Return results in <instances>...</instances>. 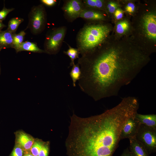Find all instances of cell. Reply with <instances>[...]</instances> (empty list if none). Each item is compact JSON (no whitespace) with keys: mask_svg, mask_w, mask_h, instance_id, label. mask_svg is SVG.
<instances>
[{"mask_svg":"<svg viewBox=\"0 0 156 156\" xmlns=\"http://www.w3.org/2000/svg\"><path fill=\"white\" fill-rule=\"evenodd\" d=\"M66 31L65 27L54 29L47 37L45 42V50L48 53H56L59 51Z\"/></svg>","mask_w":156,"mask_h":156,"instance_id":"cell-6","label":"cell"},{"mask_svg":"<svg viewBox=\"0 0 156 156\" xmlns=\"http://www.w3.org/2000/svg\"><path fill=\"white\" fill-rule=\"evenodd\" d=\"M43 143L37 141L34 142L30 149L32 154L34 156H38Z\"/></svg>","mask_w":156,"mask_h":156,"instance_id":"cell-21","label":"cell"},{"mask_svg":"<svg viewBox=\"0 0 156 156\" xmlns=\"http://www.w3.org/2000/svg\"><path fill=\"white\" fill-rule=\"evenodd\" d=\"M25 34V33L24 31H21L17 34H14L12 44L13 47L14 48L19 46L23 42Z\"/></svg>","mask_w":156,"mask_h":156,"instance_id":"cell-20","label":"cell"},{"mask_svg":"<svg viewBox=\"0 0 156 156\" xmlns=\"http://www.w3.org/2000/svg\"><path fill=\"white\" fill-rule=\"evenodd\" d=\"M48 152L49 148L48 145L43 144L38 156H48Z\"/></svg>","mask_w":156,"mask_h":156,"instance_id":"cell-25","label":"cell"},{"mask_svg":"<svg viewBox=\"0 0 156 156\" xmlns=\"http://www.w3.org/2000/svg\"><path fill=\"white\" fill-rule=\"evenodd\" d=\"M14 9V8H7L4 6L3 9L0 11V21L2 22L5 19L7 15Z\"/></svg>","mask_w":156,"mask_h":156,"instance_id":"cell-23","label":"cell"},{"mask_svg":"<svg viewBox=\"0 0 156 156\" xmlns=\"http://www.w3.org/2000/svg\"><path fill=\"white\" fill-rule=\"evenodd\" d=\"M129 140V146L128 148L131 156H149L144 146L136 137Z\"/></svg>","mask_w":156,"mask_h":156,"instance_id":"cell-10","label":"cell"},{"mask_svg":"<svg viewBox=\"0 0 156 156\" xmlns=\"http://www.w3.org/2000/svg\"><path fill=\"white\" fill-rule=\"evenodd\" d=\"M135 5L132 3H129L125 7V10L127 12L129 13L133 12L135 10Z\"/></svg>","mask_w":156,"mask_h":156,"instance_id":"cell-27","label":"cell"},{"mask_svg":"<svg viewBox=\"0 0 156 156\" xmlns=\"http://www.w3.org/2000/svg\"><path fill=\"white\" fill-rule=\"evenodd\" d=\"M120 156H131L129 148L128 147L125 149L122 154Z\"/></svg>","mask_w":156,"mask_h":156,"instance_id":"cell-30","label":"cell"},{"mask_svg":"<svg viewBox=\"0 0 156 156\" xmlns=\"http://www.w3.org/2000/svg\"><path fill=\"white\" fill-rule=\"evenodd\" d=\"M136 139L144 146L150 155L156 151V129L140 125Z\"/></svg>","mask_w":156,"mask_h":156,"instance_id":"cell-4","label":"cell"},{"mask_svg":"<svg viewBox=\"0 0 156 156\" xmlns=\"http://www.w3.org/2000/svg\"><path fill=\"white\" fill-rule=\"evenodd\" d=\"M46 15L44 8L42 5L34 7L30 12L29 26L34 34L42 31L45 26Z\"/></svg>","mask_w":156,"mask_h":156,"instance_id":"cell-5","label":"cell"},{"mask_svg":"<svg viewBox=\"0 0 156 156\" xmlns=\"http://www.w3.org/2000/svg\"><path fill=\"white\" fill-rule=\"evenodd\" d=\"M148 60L144 52L130 48L116 46L94 49L78 60L81 71L79 86L96 101L117 96Z\"/></svg>","mask_w":156,"mask_h":156,"instance_id":"cell-1","label":"cell"},{"mask_svg":"<svg viewBox=\"0 0 156 156\" xmlns=\"http://www.w3.org/2000/svg\"><path fill=\"white\" fill-rule=\"evenodd\" d=\"M139 108L129 96L103 113L86 118L70 117L66 146L70 156H113L121 140L123 126Z\"/></svg>","mask_w":156,"mask_h":156,"instance_id":"cell-2","label":"cell"},{"mask_svg":"<svg viewBox=\"0 0 156 156\" xmlns=\"http://www.w3.org/2000/svg\"><path fill=\"white\" fill-rule=\"evenodd\" d=\"M114 16L117 20H120L123 17V12L122 11L119 9H116L114 12Z\"/></svg>","mask_w":156,"mask_h":156,"instance_id":"cell-28","label":"cell"},{"mask_svg":"<svg viewBox=\"0 0 156 156\" xmlns=\"http://www.w3.org/2000/svg\"><path fill=\"white\" fill-rule=\"evenodd\" d=\"M23 156H34L32 154H26L25 155Z\"/></svg>","mask_w":156,"mask_h":156,"instance_id":"cell-32","label":"cell"},{"mask_svg":"<svg viewBox=\"0 0 156 156\" xmlns=\"http://www.w3.org/2000/svg\"><path fill=\"white\" fill-rule=\"evenodd\" d=\"M83 3L84 7L94 8H101L103 6V2L101 0H83Z\"/></svg>","mask_w":156,"mask_h":156,"instance_id":"cell-19","label":"cell"},{"mask_svg":"<svg viewBox=\"0 0 156 156\" xmlns=\"http://www.w3.org/2000/svg\"><path fill=\"white\" fill-rule=\"evenodd\" d=\"M110 29L102 24L85 25L77 37V49L81 55L95 49L107 37Z\"/></svg>","mask_w":156,"mask_h":156,"instance_id":"cell-3","label":"cell"},{"mask_svg":"<svg viewBox=\"0 0 156 156\" xmlns=\"http://www.w3.org/2000/svg\"><path fill=\"white\" fill-rule=\"evenodd\" d=\"M135 115L129 118L124 124L121 133V140L136 137L141 124L135 118Z\"/></svg>","mask_w":156,"mask_h":156,"instance_id":"cell-8","label":"cell"},{"mask_svg":"<svg viewBox=\"0 0 156 156\" xmlns=\"http://www.w3.org/2000/svg\"><path fill=\"white\" fill-rule=\"evenodd\" d=\"M2 48L1 46L0 45V50Z\"/></svg>","mask_w":156,"mask_h":156,"instance_id":"cell-33","label":"cell"},{"mask_svg":"<svg viewBox=\"0 0 156 156\" xmlns=\"http://www.w3.org/2000/svg\"><path fill=\"white\" fill-rule=\"evenodd\" d=\"M70 76L73 81V84L74 87L76 86V83L80 79L81 75V71L79 64H74L70 73Z\"/></svg>","mask_w":156,"mask_h":156,"instance_id":"cell-16","label":"cell"},{"mask_svg":"<svg viewBox=\"0 0 156 156\" xmlns=\"http://www.w3.org/2000/svg\"><path fill=\"white\" fill-rule=\"evenodd\" d=\"M23 21V19L21 18H12L9 21L7 30L13 34L16 31L19 25Z\"/></svg>","mask_w":156,"mask_h":156,"instance_id":"cell-17","label":"cell"},{"mask_svg":"<svg viewBox=\"0 0 156 156\" xmlns=\"http://www.w3.org/2000/svg\"><path fill=\"white\" fill-rule=\"evenodd\" d=\"M118 5L116 3L111 2L107 5V8L109 12L111 13H114Z\"/></svg>","mask_w":156,"mask_h":156,"instance_id":"cell-26","label":"cell"},{"mask_svg":"<svg viewBox=\"0 0 156 156\" xmlns=\"http://www.w3.org/2000/svg\"><path fill=\"white\" fill-rule=\"evenodd\" d=\"M6 26L3 24L2 21H0V31H1V30L3 28Z\"/></svg>","mask_w":156,"mask_h":156,"instance_id":"cell-31","label":"cell"},{"mask_svg":"<svg viewBox=\"0 0 156 156\" xmlns=\"http://www.w3.org/2000/svg\"><path fill=\"white\" fill-rule=\"evenodd\" d=\"M17 142L19 145L26 150L30 149L34 142L33 138L26 133L23 132L19 134Z\"/></svg>","mask_w":156,"mask_h":156,"instance_id":"cell-14","label":"cell"},{"mask_svg":"<svg viewBox=\"0 0 156 156\" xmlns=\"http://www.w3.org/2000/svg\"><path fill=\"white\" fill-rule=\"evenodd\" d=\"M135 117L140 124L156 129V114H142L137 112L135 115Z\"/></svg>","mask_w":156,"mask_h":156,"instance_id":"cell-11","label":"cell"},{"mask_svg":"<svg viewBox=\"0 0 156 156\" xmlns=\"http://www.w3.org/2000/svg\"><path fill=\"white\" fill-rule=\"evenodd\" d=\"M143 25L148 37L154 40L156 39V16L153 13L146 15L143 18Z\"/></svg>","mask_w":156,"mask_h":156,"instance_id":"cell-9","label":"cell"},{"mask_svg":"<svg viewBox=\"0 0 156 156\" xmlns=\"http://www.w3.org/2000/svg\"><path fill=\"white\" fill-rule=\"evenodd\" d=\"M82 1L79 0H70L66 1L62 9L66 17L73 21L79 17L80 13L84 8Z\"/></svg>","mask_w":156,"mask_h":156,"instance_id":"cell-7","label":"cell"},{"mask_svg":"<svg viewBox=\"0 0 156 156\" xmlns=\"http://www.w3.org/2000/svg\"><path fill=\"white\" fill-rule=\"evenodd\" d=\"M88 20L100 21L104 18L101 13L84 7L81 10L79 17Z\"/></svg>","mask_w":156,"mask_h":156,"instance_id":"cell-12","label":"cell"},{"mask_svg":"<svg viewBox=\"0 0 156 156\" xmlns=\"http://www.w3.org/2000/svg\"><path fill=\"white\" fill-rule=\"evenodd\" d=\"M41 1L43 4L49 6L54 5L57 1L55 0H42Z\"/></svg>","mask_w":156,"mask_h":156,"instance_id":"cell-29","label":"cell"},{"mask_svg":"<svg viewBox=\"0 0 156 156\" xmlns=\"http://www.w3.org/2000/svg\"><path fill=\"white\" fill-rule=\"evenodd\" d=\"M13 35L7 29L0 31V45L2 48L12 47Z\"/></svg>","mask_w":156,"mask_h":156,"instance_id":"cell-13","label":"cell"},{"mask_svg":"<svg viewBox=\"0 0 156 156\" xmlns=\"http://www.w3.org/2000/svg\"><path fill=\"white\" fill-rule=\"evenodd\" d=\"M17 51H23L36 52H43L35 43L29 41L23 42L19 46L14 48Z\"/></svg>","mask_w":156,"mask_h":156,"instance_id":"cell-15","label":"cell"},{"mask_svg":"<svg viewBox=\"0 0 156 156\" xmlns=\"http://www.w3.org/2000/svg\"><path fill=\"white\" fill-rule=\"evenodd\" d=\"M69 49L67 51H64V53L68 56L70 58L71 62L70 66H72L75 64L74 60L75 59L79 58V54L80 53L79 50L77 49L73 48L69 45Z\"/></svg>","mask_w":156,"mask_h":156,"instance_id":"cell-18","label":"cell"},{"mask_svg":"<svg viewBox=\"0 0 156 156\" xmlns=\"http://www.w3.org/2000/svg\"><path fill=\"white\" fill-rule=\"evenodd\" d=\"M129 27V24L127 21H121L118 23L116 26V32L119 34H123L128 29Z\"/></svg>","mask_w":156,"mask_h":156,"instance_id":"cell-22","label":"cell"},{"mask_svg":"<svg viewBox=\"0 0 156 156\" xmlns=\"http://www.w3.org/2000/svg\"><path fill=\"white\" fill-rule=\"evenodd\" d=\"M23 153V151L21 147L16 146L14 148L11 156H22Z\"/></svg>","mask_w":156,"mask_h":156,"instance_id":"cell-24","label":"cell"}]
</instances>
